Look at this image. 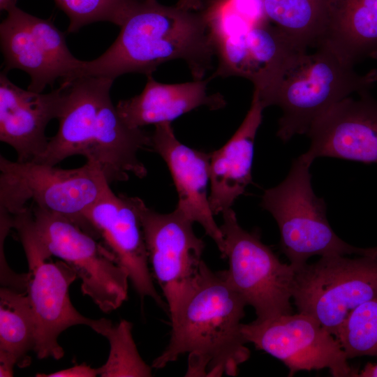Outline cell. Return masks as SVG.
<instances>
[{"label": "cell", "mask_w": 377, "mask_h": 377, "mask_svg": "<svg viewBox=\"0 0 377 377\" xmlns=\"http://www.w3.org/2000/svg\"><path fill=\"white\" fill-rule=\"evenodd\" d=\"M347 97L334 105L310 126L311 140L303 156L312 163L333 157L377 163V101L368 93Z\"/></svg>", "instance_id": "cell-14"}, {"label": "cell", "mask_w": 377, "mask_h": 377, "mask_svg": "<svg viewBox=\"0 0 377 377\" xmlns=\"http://www.w3.org/2000/svg\"><path fill=\"white\" fill-rule=\"evenodd\" d=\"M319 44L353 65L377 59V0H327Z\"/></svg>", "instance_id": "cell-21"}, {"label": "cell", "mask_w": 377, "mask_h": 377, "mask_svg": "<svg viewBox=\"0 0 377 377\" xmlns=\"http://www.w3.org/2000/svg\"><path fill=\"white\" fill-rule=\"evenodd\" d=\"M7 72L0 75V140L15 150L17 161H33L46 150L45 128L61 113L65 85L47 94L34 92L13 84Z\"/></svg>", "instance_id": "cell-18"}, {"label": "cell", "mask_w": 377, "mask_h": 377, "mask_svg": "<svg viewBox=\"0 0 377 377\" xmlns=\"http://www.w3.org/2000/svg\"><path fill=\"white\" fill-rule=\"evenodd\" d=\"M360 377H377V362L376 364L368 363L363 369L358 373Z\"/></svg>", "instance_id": "cell-29"}, {"label": "cell", "mask_w": 377, "mask_h": 377, "mask_svg": "<svg viewBox=\"0 0 377 377\" xmlns=\"http://www.w3.org/2000/svg\"><path fill=\"white\" fill-rule=\"evenodd\" d=\"M0 25L4 71L20 69L31 78L27 89L41 93L55 81L69 82L82 60L69 51L66 34L50 19L30 15L15 6Z\"/></svg>", "instance_id": "cell-12"}, {"label": "cell", "mask_w": 377, "mask_h": 377, "mask_svg": "<svg viewBox=\"0 0 377 377\" xmlns=\"http://www.w3.org/2000/svg\"><path fill=\"white\" fill-rule=\"evenodd\" d=\"M222 214L227 275L246 304L254 309L256 320L292 313L295 269L283 263L261 241L258 232L243 229L232 208Z\"/></svg>", "instance_id": "cell-8"}, {"label": "cell", "mask_w": 377, "mask_h": 377, "mask_svg": "<svg viewBox=\"0 0 377 377\" xmlns=\"http://www.w3.org/2000/svg\"><path fill=\"white\" fill-rule=\"evenodd\" d=\"M312 163L300 155L295 159L285 179L265 191L261 207L278 225L281 251L295 271L313 256H363L377 248L353 246L339 238L326 216V204L316 195L309 172Z\"/></svg>", "instance_id": "cell-6"}, {"label": "cell", "mask_w": 377, "mask_h": 377, "mask_svg": "<svg viewBox=\"0 0 377 377\" xmlns=\"http://www.w3.org/2000/svg\"><path fill=\"white\" fill-rule=\"evenodd\" d=\"M31 210L43 245L75 270L82 293L105 313L121 306L127 300L129 276L114 254L67 218L36 206Z\"/></svg>", "instance_id": "cell-9"}, {"label": "cell", "mask_w": 377, "mask_h": 377, "mask_svg": "<svg viewBox=\"0 0 377 377\" xmlns=\"http://www.w3.org/2000/svg\"><path fill=\"white\" fill-rule=\"evenodd\" d=\"M133 324L122 319L118 324L110 320H96L91 327L109 341L110 353L106 362L98 368L102 377L151 376L152 367L140 355L132 335Z\"/></svg>", "instance_id": "cell-24"}, {"label": "cell", "mask_w": 377, "mask_h": 377, "mask_svg": "<svg viewBox=\"0 0 377 377\" xmlns=\"http://www.w3.org/2000/svg\"><path fill=\"white\" fill-rule=\"evenodd\" d=\"M28 276L27 294L36 325L34 352L39 359L59 360L64 355L58 343L60 334L74 325L91 327L96 320L84 316L72 304L68 290L78 276L66 262L40 261L29 268Z\"/></svg>", "instance_id": "cell-15"}, {"label": "cell", "mask_w": 377, "mask_h": 377, "mask_svg": "<svg viewBox=\"0 0 377 377\" xmlns=\"http://www.w3.org/2000/svg\"><path fill=\"white\" fill-rule=\"evenodd\" d=\"M36 344V325L27 293L0 289V376H13L15 365L30 364Z\"/></svg>", "instance_id": "cell-22"}, {"label": "cell", "mask_w": 377, "mask_h": 377, "mask_svg": "<svg viewBox=\"0 0 377 377\" xmlns=\"http://www.w3.org/2000/svg\"><path fill=\"white\" fill-rule=\"evenodd\" d=\"M219 66L212 75L239 76L251 81L259 97L276 82L295 48L268 21L216 40Z\"/></svg>", "instance_id": "cell-16"}, {"label": "cell", "mask_w": 377, "mask_h": 377, "mask_svg": "<svg viewBox=\"0 0 377 377\" xmlns=\"http://www.w3.org/2000/svg\"><path fill=\"white\" fill-rule=\"evenodd\" d=\"M315 51H294L273 87L260 101L265 108L282 110L277 136L287 142L308 132L311 124L331 107L353 93L367 92L377 82V70L355 72L353 64L325 44Z\"/></svg>", "instance_id": "cell-4"}, {"label": "cell", "mask_w": 377, "mask_h": 377, "mask_svg": "<svg viewBox=\"0 0 377 377\" xmlns=\"http://www.w3.org/2000/svg\"><path fill=\"white\" fill-rule=\"evenodd\" d=\"M151 148L166 163L178 195L176 209L193 223L201 225L216 243L221 258L223 237L209 202L210 153L190 148L176 138L171 123L155 125Z\"/></svg>", "instance_id": "cell-17"}, {"label": "cell", "mask_w": 377, "mask_h": 377, "mask_svg": "<svg viewBox=\"0 0 377 377\" xmlns=\"http://www.w3.org/2000/svg\"><path fill=\"white\" fill-rule=\"evenodd\" d=\"M142 0H54L69 18L67 34L93 22L107 21L121 27Z\"/></svg>", "instance_id": "cell-26"}, {"label": "cell", "mask_w": 377, "mask_h": 377, "mask_svg": "<svg viewBox=\"0 0 377 377\" xmlns=\"http://www.w3.org/2000/svg\"><path fill=\"white\" fill-rule=\"evenodd\" d=\"M265 16L298 50L316 45L327 0H261Z\"/></svg>", "instance_id": "cell-23"}, {"label": "cell", "mask_w": 377, "mask_h": 377, "mask_svg": "<svg viewBox=\"0 0 377 377\" xmlns=\"http://www.w3.org/2000/svg\"><path fill=\"white\" fill-rule=\"evenodd\" d=\"M335 338L348 359L377 356V297L353 311Z\"/></svg>", "instance_id": "cell-25"}, {"label": "cell", "mask_w": 377, "mask_h": 377, "mask_svg": "<svg viewBox=\"0 0 377 377\" xmlns=\"http://www.w3.org/2000/svg\"><path fill=\"white\" fill-rule=\"evenodd\" d=\"M246 306L226 270L212 271L203 261L196 286L170 322L169 343L152 368L188 354L185 376H237L250 357L241 331Z\"/></svg>", "instance_id": "cell-3"}, {"label": "cell", "mask_w": 377, "mask_h": 377, "mask_svg": "<svg viewBox=\"0 0 377 377\" xmlns=\"http://www.w3.org/2000/svg\"><path fill=\"white\" fill-rule=\"evenodd\" d=\"M120 27L112 45L98 58L82 61L71 80L85 76L114 80L129 73L148 76L174 59L185 61L195 80L212 68L216 42L204 12L142 0Z\"/></svg>", "instance_id": "cell-2"}, {"label": "cell", "mask_w": 377, "mask_h": 377, "mask_svg": "<svg viewBox=\"0 0 377 377\" xmlns=\"http://www.w3.org/2000/svg\"><path fill=\"white\" fill-rule=\"evenodd\" d=\"M265 108L253 91L251 107L231 138L210 153L209 202L213 214L231 208L252 182L254 141Z\"/></svg>", "instance_id": "cell-19"}, {"label": "cell", "mask_w": 377, "mask_h": 377, "mask_svg": "<svg viewBox=\"0 0 377 377\" xmlns=\"http://www.w3.org/2000/svg\"><path fill=\"white\" fill-rule=\"evenodd\" d=\"M84 218L126 270L141 300L149 297L160 307L168 311L167 304L154 287L149 271L136 197L116 195L110 189L86 212Z\"/></svg>", "instance_id": "cell-13"}, {"label": "cell", "mask_w": 377, "mask_h": 377, "mask_svg": "<svg viewBox=\"0 0 377 377\" xmlns=\"http://www.w3.org/2000/svg\"><path fill=\"white\" fill-rule=\"evenodd\" d=\"M209 80L210 77L179 84H163L149 75L140 94L119 101L116 108L123 121L135 128L171 123L203 105L211 110L221 109L226 105V101L219 94L207 93Z\"/></svg>", "instance_id": "cell-20"}, {"label": "cell", "mask_w": 377, "mask_h": 377, "mask_svg": "<svg viewBox=\"0 0 377 377\" xmlns=\"http://www.w3.org/2000/svg\"><path fill=\"white\" fill-rule=\"evenodd\" d=\"M153 275L165 298L170 322L177 316L198 281L205 243L193 222L176 209L161 214L136 197Z\"/></svg>", "instance_id": "cell-10"}, {"label": "cell", "mask_w": 377, "mask_h": 377, "mask_svg": "<svg viewBox=\"0 0 377 377\" xmlns=\"http://www.w3.org/2000/svg\"><path fill=\"white\" fill-rule=\"evenodd\" d=\"M246 343L281 361L288 376L300 371L327 369L334 377L357 376L334 335L315 318L300 313L242 325Z\"/></svg>", "instance_id": "cell-11"}, {"label": "cell", "mask_w": 377, "mask_h": 377, "mask_svg": "<svg viewBox=\"0 0 377 377\" xmlns=\"http://www.w3.org/2000/svg\"><path fill=\"white\" fill-rule=\"evenodd\" d=\"M113 82L85 76L61 82L65 85V97L57 133L33 161L56 165L80 155L98 165L110 184L125 182L131 175L145 177L147 170L138 153L151 148V135L123 121L111 101Z\"/></svg>", "instance_id": "cell-1"}, {"label": "cell", "mask_w": 377, "mask_h": 377, "mask_svg": "<svg viewBox=\"0 0 377 377\" xmlns=\"http://www.w3.org/2000/svg\"><path fill=\"white\" fill-rule=\"evenodd\" d=\"M176 6L187 10H198L202 6V0H179Z\"/></svg>", "instance_id": "cell-28"}, {"label": "cell", "mask_w": 377, "mask_h": 377, "mask_svg": "<svg viewBox=\"0 0 377 377\" xmlns=\"http://www.w3.org/2000/svg\"><path fill=\"white\" fill-rule=\"evenodd\" d=\"M98 375V368H92L83 363L75 365L71 368L60 370L49 374H40L37 376L41 377H94Z\"/></svg>", "instance_id": "cell-27"}, {"label": "cell", "mask_w": 377, "mask_h": 377, "mask_svg": "<svg viewBox=\"0 0 377 377\" xmlns=\"http://www.w3.org/2000/svg\"><path fill=\"white\" fill-rule=\"evenodd\" d=\"M17 0H0L1 10H8L10 8L16 5Z\"/></svg>", "instance_id": "cell-30"}, {"label": "cell", "mask_w": 377, "mask_h": 377, "mask_svg": "<svg viewBox=\"0 0 377 377\" xmlns=\"http://www.w3.org/2000/svg\"><path fill=\"white\" fill-rule=\"evenodd\" d=\"M377 297V249L350 258L322 256L296 270L293 300L334 337L357 307Z\"/></svg>", "instance_id": "cell-7"}, {"label": "cell", "mask_w": 377, "mask_h": 377, "mask_svg": "<svg viewBox=\"0 0 377 377\" xmlns=\"http://www.w3.org/2000/svg\"><path fill=\"white\" fill-rule=\"evenodd\" d=\"M110 189L100 168L90 162L62 169L35 161H11L0 156V212L10 216L24 211L31 201L98 239L84 214Z\"/></svg>", "instance_id": "cell-5"}]
</instances>
